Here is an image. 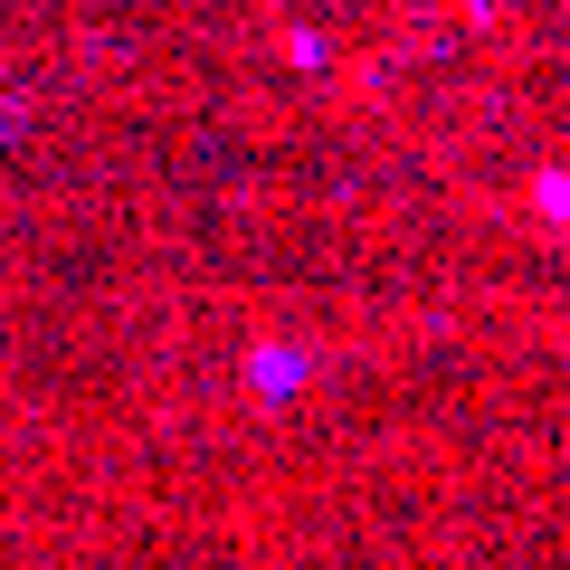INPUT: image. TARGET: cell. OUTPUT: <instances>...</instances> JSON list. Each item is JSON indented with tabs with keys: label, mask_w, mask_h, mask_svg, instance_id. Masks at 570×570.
Instances as JSON below:
<instances>
[{
	"label": "cell",
	"mask_w": 570,
	"mask_h": 570,
	"mask_svg": "<svg viewBox=\"0 0 570 570\" xmlns=\"http://www.w3.org/2000/svg\"><path fill=\"white\" fill-rule=\"evenodd\" d=\"M305 381H314L305 343H257L247 352V390H257V400H305Z\"/></svg>",
	"instance_id": "obj_1"
},
{
	"label": "cell",
	"mask_w": 570,
	"mask_h": 570,
	"mask_svg": "<svg viewBox=\"0 0 570 570\" xmlns=\"http://www.w3.org/2000/svg\"><path fill=\"white\" fill-rule=\"evenodd\" d=\"M532 190H542V219L561 228V209H570V181H561V171H542V181H532Z\"/></svg>",
	"instance_id": "obj_2"
}]
</instances>
